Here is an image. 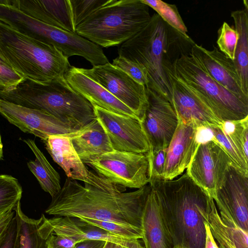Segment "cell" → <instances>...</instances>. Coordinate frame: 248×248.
<instances>
[{
    "label": "cell",
    "mask_w": 248,
    "mask_h": 248,
    "mask_svg": "<svg viewBox=\"0 0 248 248\" xmlns=\"http://www.w3.org/2000/svg\"><path fill=\"white\" fill-rule=\"evenodd\" d=\"M151 190L147 184L138 190L115 185L100 188L66 179L45 213L54 217L90 218L132 225L141 229L143 208Z\"/></svg>",
    "instance_id": "cell-1"
},
{
    "label": "cell",
    "mask_w": 248,
    "mask_h": 248,
    "mask_svg": "<svg viewBox=\"0 0 248 248\" xmlns=\"http://www.w3.org/2000/svg\"><path fill=\"white\" fill-rule=\"evenodd\" d=\"M149 184L159 200L174 247L204 248L202 214L213 198L186 172L177 179L153 180Z\"/></svg>",
    "instance_id": "cell-2"
},
{
    "label": "cell",
    "mask_w": 248,
    "mask_h": 248,
    "mask_svg": "<svg viewBox=\"0 0 248 248\" xmlns=\"http://www.w3.org/2000/svg\"><path fill=\"white\" fill-rule=\"evenodd\" d=\"M0 98L44 110L76 130L96 118L93 106L73 89L64 77L45 83L25 78L12 88L0 90Z\"/></svg>",
    "instance_id": "cell-3"
},
{
    "label": "cell",
    "mask_w": 248,
    "mask_h": 248,
    "mask_svg": "<svg viewBox=\"0 0 248 248\" xmlns=\"http://www.w3.org/2000/svg\"><path fill=\"white\" fill-rule=\"evenodd\" d=\"M0 56L24 78L45 83L64 77L68 58L54 46L26 35L0 20Z\"/></svg>",
    "instance_id": "cell-4"
},
{
    "label": "cell",
    "mask_w": 248,
    "mask_h": 248,
    "mask_svg": "<svg viewBox=\"0 0 248 248\" xmlns=\"http://www.w3.org/2000/svg\"><path fill=\"white\" fill-rule=\"evenodd\" d=\"M182 35L156 13L142 30L123 43L118 49L119 56L146 69L149 81L146 88L161 95L170 103L171 87L164 64Z\"/></svg>",
    "instance_id": "cell-5"
},
{
    "label": "cell",
    "mask_w": 248,
    "mask_h": 248,
    "mask_svg": "<svg viewBox=\"0 0 248 248\" xmlns=\"http://www.w3.org/2000/svg\"><path fill=\"white\" fill-rule=\"evenodd\" d=\"M190 51L165 61L164 69L203 103L222 122L248 117V101L240 98L212 79L190 55Z\"/></svg>",
    "instance_id": "cell-6"
},
{
    "label": "cell",
    "mask_w": 248,
    "mask_h": 248,
    "mask_svg": "<svg viewBox=\"0 0 248 248\" xmlns=\"http://www.w3.org/2000/svg\"><path fill=\"white\" fill-rule=\"evenodd\" d=\"M151 16L141 0H109L85 18L75 32L103 47L122 45L142 30Z\"/></svg>",
    "instance_id": "cell-7"
},
{
    "label": "cell",
    "mask_w": 248,
    "mask_h": 248,
    "mask_svg": "<svg viewBox=\"0 0 248 248\" xmlns=\"http://www.w3.org/2000/svg\"><path fill=\"white\" fill-rule=\"evenodd\" d=\"M85 164L110 182L125 188L139 189L150 180L148 153L113 150L96 156Z\"/></svg>",
    "instance_id": "cell-8"
},
{
    "label": "cell",
    "mask_w": 248,
    "mask_h": 248,
    "mask_svg": "<svg viewBox=\"0 0 248 248\" xmlns=\"http://www.w3.org/2000/svg\"><path fill=\"white\" fill-rule=\"evenodd\" d=\"M79 69L128 107L141 121L148 102L145 86L109 62Z\"/></svg>",
    "instance_id": "cell-9"
},
{
    "label": "cell",
    "mask_w": 248,
    "mask_h": 248,
    "mask_svg": "<svg viewBox=\"0 0 248 248\" xmlns=\"http://www.w3.org/2000/svg\"><path fill=\"white\" fill-rule=\"evenodd\" d=\"M231 165L223 149L217 143L208 140L199 144L186 173L213 199Z\"/></svg>",
    "instance_id": "cell-10"
},
{
    "label": "cell",
    "mask_w": 248,
    "mask_h": 248,
    "mask_svg": "<svg viewBox=\"0 0 248 248\" xmlns=\"http://www.w3.org/2000/svg\"><path fill=\"white\" fill-rule=\"evenodd\" d=\"M96 119L108 135L114 150L138 153L150 149L141 122L93 106Z\"/></svg>",
    "instance_id": "cell-11"
},
{
    "label": "cell",
    "mask_w": 248,
    "mask_h": 248,
    "mask_svg": "<svg viewBox=\"0 0 248 248\" xmlns=\"http://www.w3.org/2000/svg\"><path fill=\"white\" fill-rule=\"evenodd\" d=\"M147 105L141 123L151 150L167 149L178 124L170 103L161 95L146 88Z\"/></svg>",
    "instance_id": "cell-12"
},
{
    "label": "cell",
    "mask_w": 248,
    "mask_h": 248,
    "mask_svg": "<svg viewBox=\"0 0 248 248\" xmlns=\"http://www.w3.org/2000/svg\"><path fill=\"white\" fill-rule=\"evenodd\" d=\"M0 114L24 133L46 140L50 136L68 134L74 130L42 110L31 108L0 98Z\"/></svg>",
    "instance_id": "cell-13"
},
{
    "label": "cell",
    "mask_w": 248,
    "mask_h": 248,
    "mask_svg": "<svg viewBox=\"0 0 248 248\" xmlns=\"http://www.w3.org/2000/svg\"><path fill=\"white\" fill-rule=\"evenodd\" d=\"M218 210L248 232V176L231 165L213 199Z\"/></svg>",
    "instance_id": "cell-14"
},
{
    "label": "cell",
    "mask_w": 248,
    "mask_h": 248,
    "mask_svg": "<svg viewBox=\"0 0 248 248\" xmlns=\"http://www.w3.org/2000/svg\"><path fill=\"white\" fill-rule=\"evenodd\" d=\"M42 141L54 161L62 169L68 178L100 188L109 187L114 185L96 172L88 170L79 158L68 137L53 135Z\"/></svg>",
    "instance_id": "cell-15"
},
{
    "label": "cell",
    "mask_w": 248,
    "mask_h": 248,
    "mask_svg": "<svg viewBox=\"0 0 248 248\" xmlns=\"http://www.w3.org/2000/svg\"><path fill=\"white\" fill-rule=\"evenodd\" d=\"M190 54L212 79L240 98L248 101V96L242 91L233 61L218 48L214 46L213 49L209 50L194 44Z\"/></svg>",
    "instance_id": "cell-16"
},
{
    "label": "cell",
    "mask_w": 248,
    "mask_h": 248,
    "mask_svg": "<svg viewBox=\"0 0 248 248\" xmlns=\"http://www.w3.org/2000/svg\"><path fill=\"white\" fill-rule=\"evenodd\" d=\"M198 127L178 119V124L167 148L162 180H171L188 168L199 144Z\"/></svg>",
    "instance_id": "cell-17"
},
{
    "label": "cell",
    "mask_w": 248,
    "mask_h": 248,
    "mask_svg": "<svg viewBox=\"0 0 248 248\" xmlns=\"http://www.w3.org/2000/svg\"><path fill=\"white\" fill-rule=\"evenodd\" d=\"M167 76L171 87L170 104L179 120L197 127H210L223 124V122L216 117L185 87L172 78Z\"/></svg>",
    "instance_id": "cell-18"
},
{
    "label": "cell",
    "mask_w": 248,
    "mask_h": 248,
    "mask_svg": "<svg viewBox=\"0 0 248 248\" xmlns=\"http://www.w3.org/2000/svg\"><path fill=\"white\" fill-rule=\"evenodd\" d=\"M64 78L73 89L93 106L139 120L132 110L100 84L81 72L79 68L72 66L65 74Z\"/></svg>",
    "instance_id": "cell-19"
},
{
    "label": "cell",
    "mask_w": 248,
    "mask_h": 248,
    "mask_svg": "<svg viewBox=\"0 0 248 248\" xmlns=\"http://www.w3.org/2000/svg\"><path fill=\"white\" fill-rule=\"evenodd\" d=\"M141 229L145 248L174 247L159 200L152 188L142 212Z\"/></svg>",
    "instance_id": "cell-20"
},
{
    "label": "cell",
    "mask_w": 248,
    "mask_h": 248,
    "mask_svg": "<svg viewBox=\"0 0 248 248\" xmlns=\"http://www.w3.org/2000/svg\"><path fill=\"white\" fill-rule=\"evenodd\" d=\"M52 233L69 237L78 243L85 240H101L116 245L126 246L136 239L124 238L88 224L79 218L54 217L47 218Z\"/></svg>",
    "instance_id": "cell-21"
},
{
    "label": "cell",
    "mask_w": 248,
    "mask_h": 248,
    "mask_svg": "<svg viewBox=\"0 0 248 248\" xmlns=\"http://www.w3.org/2000/svg\"><path fill=\"white\" fill-rule=\"evenodd\" d=\"M26 14L47 24L75 32L69 0H12Z\"/></svg>",
    "instance_id": "cell-22"
},
{
    "label": "cell",
    "mask_w": 248,
    "mask_h": 248,
    "mask_svg": "<svg viewBox=\"0 0 248 248\" xmlns=\"http://www.w3.org/2000/svg\"><path fill=\"white\" fill-rule=\"evenodd\" d=\"M202 216L220 248H248V232L242 229L230 215L218 213L214 200Z\"/></svg>",
    "instance_id": "cell-23"
},
{
    "label": "cell",
    "mask_w": 248,
    "mask_h": 248,
    "mask_svg": "<svg viewBox=\"0 0 248 248\" xmlns=\"http://www.w3.org/2000/svg\"><path fill=\"white\" fill-rule=\"evenodd\" d=\"M67 136L84 164L96 156L114 150L108 135L96 118Z\"/></svg>",
    "instance_id": "cell-24"
},
{
    "label": "cell",
    "mask_w": 248,
    "mask_h": 248,
    "mask_svg": "<svg viewBox=\"0 0 248 248\" xmlns=\"http://www.w3.org/2000/svg\"><path fill=\"white\" fill-rule=\"evenodd\" d=\"M14 211L16 232L13 248H46V241L52 232L45 215L38 219L30 218L21 210L20 202Z\"/></svg>",
    "instance_id": "cell-25"
},
{
    "label": "cell",
    "mask_w": 248,
    "mask_h": 248,
    "mask_svg": "<svg viewBox=\"0 0 248 248\" xmlns=\"http://www.w3.org/2000/svg\"><path fill=\"white\" fill-rule=\"evenodd\" d=\"M238 40L233 61L243 93L248 96V7L231 13Z\"/></svg>",
    "instance_id": "cell-26"
},
{
    "label": "cell",
    "mask_w": 248,
    "mask_h": 248,
    "mask_svg": "<svg viewBox=\"0 0 248 248\" xmlns=\"http://www.w3.org/2000/svg\"><path fill=\"white\" fill-rule=\"evenodd\" d=\"M23 141L31 149L35 157L34 160L27 163L29 170L36 178L42 189L53 198L62 188L59 174L51 165L33 140L28 139L24 140Z\"/></svg>",
    "instance_id": "cell-27"
},
{
    "label": "cell",
    "mask_w": 248,
    "mask_h": 248,
    "mask_svg": "<svg viewBox=\"0 0 248 248\" xmlns=\"http://www.w3.org/2000/svg\"><path fill=\"white\" fill-rule=\"evenodd\" d=\"M223 125V124H222ZM222 125L209 127L213 134L211 140L217 143L230 158L232 165L242 173L248 176V160L240 152Z\"/></svg>",
    "instance_id": "cell-28"
},
{
    "label": "cell",
    "mask_w": 248,
    "mask_h": 248,
    "mask_svg": "<svg viewBox=\"0 0 248 248\" xmlns=\"http://www.w3.org/2000/svg\"><path fill=\"white\" fill-rule=\"evenodd\" d=\"M141 2L153 9L163 20L175 31L186 37L187 29L174 4L160 0H141Z\"/></svg>",
    "instance_id": "cell-29"
},
{
    "label": "cell",
    "mask_w": 248,
    "mask_h": 248,
    "mask_svg": "<svg viewBox=\"0 0 248 248\" xmlns=\"http://www.w3.org/2000/svg\"><path fill=\"white\" fill-rule=\"evenodd\" d=\"M22 194V188L17 179L9 175H0V212L14 209Z\"/></svg>",
    "instance_id": "cell-30"
},
{
    "label": "cell",
    "mask_w": 248,
    "mask_h": 248,
    "mask_svg": "<svg viewBox=\"0 0 248 248\" xmlns=\"http://www.w3.org/2000/svg\"><path fill=\"white\" fill-rule=\"evenodd\" d=\"M82 221L102 229L113 234L127 239L142 238L141 229L132 225L90 218H79Z\"/></svg>",
    "instance_id": "cell-31"
},
{
    "label": "cell",
    "mask_w": 248,
    "mask_h": 248,
    "mask_svg": "<svg viewBox=\"0 0 248 248\" xmlns=\"http://www.w3.org/2000/svg\"><path fill=\"white\" fill-rule=\"evenodd\" d=\"M222 127L248 160V117L238 121L223 122Z\"/></svg>",
    "instance_id": "cell-32"
},
{
    "label": "cell",
    "mask_w": 248,
    "mask_h": 248,
    "mask_svg": "<svg viewBox=\"0 0 248 248\" xmlns=\"http://www.w3.org/2000/svg\"><path fill=\"white\" fill-rule=\"evenodd\" d=\"M109 0H69L73 24L76 28L87 16Z\"/></svg>",
    "instance_id": "cell-33"
},
{
    "label": "cell",
    "mask_w": 248,
    "mask_h": 248,
    "mask_svg": "<svg viewBox=\"0 0 248 248\" xmlns=\"http://www.w3.org/2000/svg\"><path fill=\"white\" fill-rule=\"evenodd\" d=\"M238 34L235 29L224 22L218 31L217 44L219 50L232 61L234 59Z\"/></svg>",
    "instance_id": "cell-34"
},
{
    "label": "cell",
    "mask_w": 248,
    "mask_h": 248,
    "mask_svg": "<svg viewBox=\"0 0 248 248\" xmlns=\"http://www.w3.org/2000/svg\"><path fill=\"white\" fill-rule=\"evenodd\" d=\"M111 64L124 72L139 84L145 87L148 85L147 72L142 65L120 56L113 59Z\"/></svg>",
    "instance_id": "cell-35"
},
{
    "label": "cell",
    "mask_w": 248,
    "mask_h": 248,
    "mask_svg": "<svg viewBox=\"0 0 248 248\" xmlns=\"http://www.w3.org/2000/svg\"><path fill=\"white\" fill-rule=\"evenodd\" d=\"M166 154L167 149L157 150L150 149L148 152L150 167V182L163 179Z\"/></svg>",
    "instance_id": "cell-36"
},
{
    "label": "cell",
    "mask_w": 248,
    "mask_h": 248,
    "mask_svg": "<svg viewBox=\"0 0 248 248\" xmlns=\"http://www.w3.org/2000/svg\"><path fill=\"white\" fill-rule=\"evenodd\" d=\"M24 79L10 67L0 62V90L12 88Z\"/></svg>",
    "instance_id": "cell-37"
},
{
    "label": "cell",
    "mask_w": 248,
    "mask_h": 248,
    "mask_svg": "<svg viewBox=\"0 0 248 248\" xmlns=\"http://www.w3.org/2000/svg\"><path fill=\"white\" fill-rule=\"evenodd\" d=\"M77 243L69 237L52 233L46 241V248H74Z\"/></svg>",
    "instance_id": "cell-38"
},
{
    "label": "cell",
    "mask_w": 248,
    "mask_h": 248,
    "mask_svg": "<svg viewBox=\"0 0 248 248\" xmlns=\"http://www.w3.org/2000/svg\"><path fill=\"white\" fill-rule=\"evenodd\" d=\"M16 232V221L15 216L13 218L5 237L0 243V248H13Z\"/></svg>",
    "instance_id": "cell-39"
},
{
    "label": "cell",
    "mask_w": 248,
    "mask_h": 248,
    "mask_svg": "<svg viewBox=\"0 0 248 248\" xmlns=\"http://www.w3.org/2000/svg\"><path fill=\"white\" fill-rule=\"evenodd\" d=\"M106 243L101 240H85L76 244L74 248H104Z\"/></svg>",
    "instance_id": "cell-40"
},
{
    "label": "cell",
    "mask_w": 248,
    "mask_h": 248,
    "mask_svg": "<svg viewBox=\"0 0 248 248\" xmlns=\"http://www.w3.org/2000/svg\"><path fill=\"white\" fill-rule=\"evenodd\" d=\"M205 228V241L204 248H220L214 239L208 223L204 222Z\"/></svg>",
    "instance_id": "cell-41"
},
{
    "label": "cell",
    "mask_w": 248,
    "mask_h": 248,
    "mask_svg": "<svg viewBox=\"0 0 248 248\" xmlns=\"http://www.w3.org/2000/svg\"><path fill=\"white\" fill-rule=\"evenodd\" d=\"M14 217H9L0 224V243L5 237L9 225Z\"/></svg>",
    "instance_id": "cell-42"
},
{
    "label": "cell",
    "mask_w": 248,
    "mask_h": 248,
    "mask_svg": "<svg viewBox=\"0 0 248 248\" xmlns=\"http://www.w3.org/2000/svg\"><path fill=\"white\" fill-rule=\"evenodd\" d=\"M114 248H145L140 239H134L129 244L126 246L115 245Z\"/></svg>",
    "instance_id": "cell-43"
},
{
    "label": "cell",
    "mask_w": 248,
    "mask_h": 248,
    "mask_svg": "<svg viewBox=\"0 0 248 248\" xmlns=\"http://www.w3.org/2000/svg\"><path fill=\"white\" fill-rule=\"evenodd\" d=\"M15 214V213L13 209L0 212V224L9 217H14Z\"/></svg>",
    "instance_id": "cell-44"
},
{
    "label": "cell",
    "mask_w": 248,
    "mask_h": 248,
    "mask_svg": "<svg viewBox=\"0 0 248 248\" xmlns=\"http://www.w3.org/2000/svg\"><path fill=\"white\" fill-rule=\"evenodd\" d=\"M3 157V145L2 143L1 135L0 133V160H2Z\"/></svg>",
    "instance_id": "cell-45"
},
{
    "label": "cell",
    "mask_w": 248,
    "mask_h": 248,
    "mask_svg": "<svg viewBox=\"0 0 248 248\" xmlns=\"http://www.w3.org/2000/svg\"><path fill=\"white\" fill-rule=\"evenodd\" d=\"M115 245L114 243L106 242L104 248H114Z\"/></svg>",
    "instance_id": "cell-46"
},
{
    "label": "cell",
    "mask_w": 248,
    "mask_h": 248,
    "mask_svg": "<svg viewBox=\"0 0 248 248\" xmlns=\"http://www.w3.org/2000/svg\"><path fill=\"white\" fill-rule=\"evenodd\" d=\"M0 62L5 64L0 56Z\"/></svg>",
    "instance_id": "cell-47"
},
{
    "label": "cell",
    "mask_w": 248,
    "mask_h": 248,
    "mask_svg": "<svg viewBox=\"0 0 248 248\" xmlns=\"http://www.w3.org/2000/svg\"><path fill=\"white\" fill-rule=\"evenodd\" d=\"M173 248H180L174 247Z\"/></svg>",
    "instance_id": "cell-48"
}]
</instances>
